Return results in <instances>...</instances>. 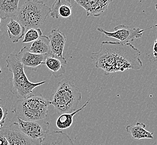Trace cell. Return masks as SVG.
Returning a JSON list of instances; mask_svg holds the SVG:
<instances>
[{
	"mask_svg": "<svg viewBox=\"0 0 157 145\" xmlns=\"http://www.w3.org/2000/svg\"><path fill=\"white\" fill-rule=\"evenodd\" d=\"M140 55V51L130 43L102 41L100 50L92 53L91 58L95 61L96 68L109 74L126 70L140 69L143 66Z\"/></svg>",
	"mask_w": 157,
	"mask_h": 145,
	"instance_id": "6da1fadb",
	"label": "cell"
},
{
	"mask_svg": "<svg viewBox=\"0 0 157 145\" xmlns=\"http://www.w3.org/2000/svg\"><path fill=\"white\" fill-rule=\"evenodd\" d=\"M45 64L50 70L54 78H58L66 72V69L62 61L56 58L49 55L45 60Z\"/></svg>",
	"mask_w": 157,
	"mask_h": 145,
	"instance_id": "d6986e66",
	"label": "cell"
},
{
	"mask_svg": "<svg viewBox=\"0 0 157 145\" xmlns=\"http://www.w3.org/2000/svg\"><path fill=\"white\" fill-rule=\"evenodd\" d=\"M102 145V144H101V145Z\"/></svg>",
	"mask_w": 157,
	"mask_h": 145,
	"instance_id": "f1b7e54d",
	"label": "cell"
},
{
	"mask_svg": "<svg viewBox=\"0 0 157 145\" xmlns=\"http://www.w3.org/2000/svg\"><path fill=\"white\" fill-rule=\"evenodd\" d=\"M48 38L51 56L59 59L63 64H67L66 58L63 56V50L66 43V36L64 33L58 28H54L52 30Z\"/></svg>",
	"mask_w": 157,
	"mask_h": 145,
	"instance_id": "9c48e42d",
	"label": "cell"
},
{
	"mask_svg": "<svg viewBox=\"0 0 157 145\" xmlns=\"http://www.w3.org/2000/svg\"><path fill=\"white\" fill-rule=\"evenodd\" d=\"M6 61L8 69L13 74L10 91L19 99L32 95L35 88L47 83V81L38 83L30 82L25 74L24 66L18 59L16 54H10Z\"/></svg>",
	"mask_w": 157,
	"mask_h": 145,
	"instance_id": "3957f363",
	"label": "cell"
},
{
	"mask_svg": "<svg viewBox=\"0 0 157 145\" xmlns=\"http://www.w3.org/2000/svg\"><path fill=\"white\" fill-rule=\"evenodd\" d=\"M2 101V98H1V97H0V101Z\"/></svg>",
	"mask_w": 157,
	"mask_h": 145,
	"instance_id": "83f0119b",
	"label": "cell"
},
{
	"mask_svg": "<svg viewBox=\"0 0 157 145\" xmlns=\"http://www.w3.org/2000/svg\"><path fill=\"white\" fill-rule=\"evenodd\" d=\"M9 110L6 107L0 104V129L3 127L5 123Z\"/></svg>",
	"mask_w": 157,
	"mask_h": 145,
	"instance_id": "44dd1931",
	"label": "cell"
},
{
	"mask_svg": "<svg viewBox=\"0 0 157 145\" xmlns=\"http://www.w3.org/2000/svg\"><path fill=\"white\" fill-rule=\"evenodd\" d=\"M0 145H9L2 128L0 129Z\"/></svg>",
	"mask_w": 157,
	"mask_h": 145,
	"instance_id": "7402d4cb",
	"label": "cell"
},
{
	"mask_svg": "<svg viewBox=\"0 0 157 145\" xmlns=\"http://www.w3.org/2000/svg\"><path fill=\"white\" fill-rule=\"evenodd\" d=\"M153 55L155 59H157V39L155 40V41H154Z\"/></svg>",
	"mask_w": 157,
	"mask_h": 145,
	"instance_id": "603a6c76",
	"label": "cell"
},
{
	"mask_svg": "<svg viewBox=\"0 0 157 145\" xmlns=\"http://www.w3.org/2000/svg\"><path fill=\"white\" fill-rule=\"evenodd\" d=\"M51 9L41 1L26 0L19 7L17 21L25 28H39L46 21Z\"/></svg>",
	"mask_w": 157,
	"mask_h": 145,
	"instance_id": "5b68a950",
	"label": "cell"
},
{
	"mask_svg": "<svg viewBox=\"0 0 157 145\" xmlns=\"http://www.w3.org/2000/svg\"><path fill=\"white\" fill-rule=\"evenodd\" d=\"M2 129L9 145H39L41 141L34 140L26 136L20 130L16 122Z\"/></svg>",
	"mask_w": 157,
	"mask_h": 145,
	"instance_id": "ba28073f",
	"label": "cell"
},
{
	"mask_svg": "<svg viewBox=\"0 0 157 145\" xmlns=\"http://www.w3.org/2000/svg\"><path fill=\"white\" fill-rule=\"evenodd\" d=\"M152 145H157V142H154V143Z\"/></svg>",
	"mask_w": 157,
	"mask_h": 145,
	"instance_id": "484cf974",
	"label": "cell"
},
{
	"mask_svg": "<svg viewBox=\"0 0 157 145\" xmlns=\"http://www.w3.org/2000/svg\"><path fill=\"white\" fill-rule=\"evenodd\" d=\"M81 99L82 93L80 89L72 82L64 79L58 83L57 89L49 101L57 113L62 114L77 110Z\"/></svg>",
	"mask_w": 157,
	"mask_h": 145,
	"instance_id": "7a4b0ae2",
	"label": "cell"
},
{
	"mask_svg": "<svg viewBox=\"0 0 157 145\" xmlns=\"http://www.w3.org/2000/svg\"><path fill=\"white\" fill-rule=\"evenodd\" d=\"M155 9H156V11H157V3L155 5ZM155 27H156L157 28V24L155 25Z\"/></svg>",
	"mask_w": 157,
	"mask_h": 145,
	"instance_id": "cb8c5ba5",
	"label": "cell"
},
{
	"mask_svg": "<svg viewBox=\"0 0 157 145\" xmlns=\"http://www.w3.org/2000/svg\"><path fill=\"white\" fill-rule=\"evenodd\" d=\"M111 0H75V2L86 10L87 16L98 17L107 9Z\"/></svg>",
	"mask_w": 157,
	"mask_h": 145,
	"instance_id": "30bf717a",
	"label": "cell"
},
{
	"mask_svg": "<svg viewBox=\"0 0 157 145\" xmlns=\"http://www.w3.org/2000/svg\"><path fill=\"white\" fill-rule=\"evenodd\" d=\"M19 129L26 136L34 140H41L49 133L50 124L44 120L25 121L17 117Z\"/></svg>",
	"mask_w": 157,
	"mask_h": 145,
	"instance_id": "52a82bcc",
	"label": "cell"
},
{
	"mask_svg": "<svg viewBox=\"0 0 157 145\" xmlns=\"http://www.w3.org/2000/svg\"><path fill=\"white\" fill-rule=\"evenodd\" d=\"M10 39L13 43H17L25 35V28L17 21L11 19L7 25Z\"/></svg>",
	"mask_w": 157,
	"mask_h": 145,
	"instance_id": "2e32d148",
	"label": "cell"
},
{
	"mask_svg": "<svg viewBox=\"0 0 157 145\" xmlns=\"http://www.w3.org/2000/svg\"><path fill=\"white\" fill-rule=\"evenodd\" d=\"M17 57L22 65L32 68H38L41 64H45V60L50 55L35 54L29 50L27 46L22 47L17 54Z\"/></svg>",
	"mask_w": 157,
	"mask_h": 145,
	"instance_id": "8fae6325",
	"label": "cell"
},
{
	"mask_svg": "<svg viewBox=\"0 0 157 145\" xmlns=\"http://www.w3.org/2000/svg\"><path fill=\"white\" fill-rule=\"evenodd\" d=\"M39 145H75L66 133L61 131L49 132L41 139Z\"/></svg>",
	"mask_w": 157,
	"mask_h": 145,
	"instance_id": "4fadbf2b",
	"label": "cell"
},
{
	"mask_svg": "<svg viewBox=\"0 0 157 145\" xmlns=\"http://www.w3.org/2000/svg\"><path fill=\"white\" fill-rule=\"evenodd\" d=\"M145 124L136 122L135 125H128L126 127V131L134 139H153V133L150 132L145 129Z\"/></svg>",
	"mask_w": 157,
	"mask_h": 145,
	"instance_id": "5bb4252c",
	"label": "cell"
},
{
	"mask_svg": "<svg viewBox=\"0 0 157 145\" xmlns=\"http://www.w3.org/2000/svg\"><path fill=\"white\" fill-rule=\"evenodd\" d=\"M151 28L152 27L146 29L132 28L128 26L120 24L114 28V31L113 32L105 31L101 28H98L97 30L104 34L107 38L116 39L122 43H130L136 39L141 38L143 32Z\"/></svg>",
	"mask_w": 157,
	"mask_h": 145,
	"instance_id": "8992f818",
	"label": "cell"
},
{
	"mask_svg": "<svg viewBox=\"0 0 157 145\" xmlns=\"http://www.w3.org/2000/svg\"><path fill=\"white\" fill-rule=\"evenodd\" d=\"M19 0H0V18L5 20L16 15Z\"/></svg>",
	"mask_w": 157,
	"mask_h": 145,
	"instance_id": "9a60e30c",
	"label": "cell"
},
{
	"mask_svg": "<svg viewBox=\"0 0 157 145\" xmlns=\"http://www.w3.org/2000/svg\"><path fill=\"white\" fill-rule=\"evenodd\" d=\"M2 69H1V67L0 66V76H1V74H2Z\"/></svg>",
	"mask_w": 157,
	"mask_h": 145,
	"instance_id": "d4e9b609",
	"label": "cell"
},
{
	"mask_svg": "<svg viewBox=\"0 0 157 145\" xmlns=\"http://www.w3.org/2000/svg\"><path fill=\"white\" fill-rule=\"evenodd\" d=\"M1 19L0 18V24H1ZM1 32V29H0V33Z\"/></svg>",
	"mask_w": 157,
	"mask_h": 145,
	"instance_id": "4316f807",
	"label": "cell"
},
{
	"mask_svg": "<svg viewBox=\"0 0 157 145\" xmlns=\"http://www.w3.org/2000/svg\"><path fill=\"white\" fill-rule=\"evenodd\" d=\"M50 9V16L52 18L58 19L62 17L64 19H71L72 5L70 0H56Z\"/></svg>",
	"mask_w": 157,
	"mask_h": 145,
	"instance_id": "7c38bea8",
	"label": "cell"
},
{
	"mask_svg": "<svg viewBox=\"0 0 157 145\" xmlns=\"http://www.w3.org/2000/svg\"><path fill=\"white\" fill-rule=\"evenodd\" d=\"M50 104V101L44 98L41 94L32 95L16 101L11 112L25 121H41L48 117Z\"/></svg>",
	"mask_w": 157,
	"mask_h": 145,
	"instance_id": "277c9868",
	"label": "cell"
},
{
	"mask_svg": "<svg viewBox=\"0 0 157 145\" xmlns=\"http://www.w3.org/2000/svg\"><path fill=\"white\" fill-rule=\"evenodd\" d=\"M29 51L35 54H49L51 55L49 40L48 36L43 35L32 43Z\"/></svg>",
	"mask_w": 157,
	"mask_h": 145,
	"instance_id": "e0dca14e",
	"label": "cell"
},
{
	"mask_svg": "<svg viewBox=\"0 0 157 145\" xmlns=\"http://www.w3.org/2000/svg\"><path fill=\"white\" fill-rule=\"evenodd\" d=\"M43 32L40 28H32L29 29L24 35L22 40L23 43L34 42L43 36Z\"/></svg>",
	"mask_w": 157,
	"mask_h": 145,
	"instance_id": "ffe728a7",
	"label": "cell"
},
{
	"mask_svg": "<svg viewBox=\"0 0 157 145\" xmlns=\"http://www.w3.org/2000/svg\"><path fill=\"white\" fill-rule=\"evenodd\" d=\"M90 100H88L81 107L77 109L75 111L71 113H66L60 115L56 120V126L58 128L60 129H66L72 126L73 122V118L76 114L85 108L88 105Z\"/></svg>",
	"mask_w": 157,
	"mask_h": 145,
	"instance_id": "ac0fdd59",
	"label": "cell"
}]
</instances>
